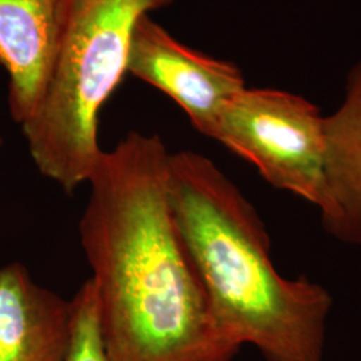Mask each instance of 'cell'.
<instances>
[{
  "instance_id": "obj_1",
  "label": "cell",
  "mask_w": 361,
  "mask_h": 361,
  "mask_svg": "<svg viewBox=\"0 0 361 361\" xmlns=\"http://www.w3.org/2000/svg\"><path fill=\"white\" fill-rule=\"evenodd\" d=\"M168 147L130 131L89 180L79 237L111 361H231L169 198Z\"/></svg>"
},
{
  "instance_id": "obj_2",
  "label": "cell",
  "mask_w": 361,
  "mask_h": 361,
  "mask_svg": "<svg viewBox=\"0 0 361 361\" xmlns=\"http://www.w3.org/2000/svg\"><path fill=\"white\" fill-rule=\"evenodd\" d=\"M169 198L221 332L267 361H323L334 298L305 277L276 269L257 210L205 155L169 161Z\"/></svg>"
},
{
  "instance_id": "obj_3",
  "label": "cell",
  "mask_w": 361,
  "mask_h": 361,
  "mask_svg": "<svg viewBox=\"0 0 361 361\" xmlns=\"http://www.w3.org/2000/svg\"><path fill=\"white\" fill-rule=\"evenodd\" d=\"M173 0H62L46 85L20 125L39 173L74 193L104 150L99 114L128 74L137 20Z\"/></svg>"
},
{
  "instance_id": "obj_4",
  "label": "cell",
  "mask_w": 361,
  "mask_h": 361,
  "mask_svg": "<svg viewBox=\"0 0 361 361\" xmlns=\"http://www.w3.org/2000/svg\"><path fill=\"white\" fill-rule=\"evenodd\" d=\"M325 116L304 97L276 89L240 91L212 140L256 166L273 188L314 207L323 201Z\"/></svg>"
},
{
  "instance_id": "obj_5",
  "label": "cell",
  "mask_w": 361,
  "mask_h": 361,
  "mask_svg": "<svg viewBox=\"0 0 361 361\" xmlns=\"http://www.w3.org/2000/svg\"><path fill=\"white\" fill-rule=\"evenodd\" d=\"M128 74L166 94L209 138L225 106L246 87L237 66L182 44L150 13L133 30Z\"/></svg>"
},
{
  "instance_id": "obj_6",
  "label": "cell",
  "mask_w": 361,
  "mask_h": 361,
  "mask_svg": "<svg viewBox=\"0 0 361 361\" xmlns=\"http://www.w3.org/2000/svg\"><path fill=\"white\" fill-rule=\"evenodd\" d=\"M71 300L37 284L22 264L0 268V361H65Z\"/></svg>"
},
{
  "instance_id": "obj_7",
  "label": "cell",
  "mask_w": 361,
  "mask_h": 361,
  "mask_svg": "<svg viewBox=\"0 0 361 361\" xmlns=\"http://www.w3.org/2000/svg\"><path fill=\"white\" fill-rule=\"evenodd\" d=\"M324 229L337 241L361 246V61L349 71L344 99L325 116Z\"/></svg>"
},
{
  "instance_id": "obj_8",
  "label": "cell",
  "mask_w": 361,
  "mask_h": 361,
  "mask_svg": "<svg viewBox=\"0 0 361 361\" xmlns=\"http://www.w3.org/2000/svg\"><path fill=\"white\" fill-rule=\"evenodd\" d=\"M62 0H0V66L8 107L22 125L35 110L51 62Z\"/></svg>"
},
{
  "instance_id": "obj_9",
  "label": "cell",
  "mask_w": 361,
  "mask_h": 361,
  "mask_svg": "<svg viewBox=\"0 0 361 361\" xmlns=\"http://www.w3.org/2000/svg\"><path fill=\"white\" fill-rule=\"evenodd\" d=\"M65 361H111L102 335L97 289L91 279L71 300V335Z\"/></svg>"
},
{
  "instance_id": "obj_10",
  "label": "cell",
  "mask_w": 361,
  "mask_h": 361,
  "mask_svg": "<svg viewBox=\"0 0 361 361\" xmlns=\"http://www.w3.org/2000/svg\"><path fill=\"white\" fill-rule=\"evenodd\" d=\"M3 145V140H1V137H0V146Z\"/></svg>"
}]
</instances>
